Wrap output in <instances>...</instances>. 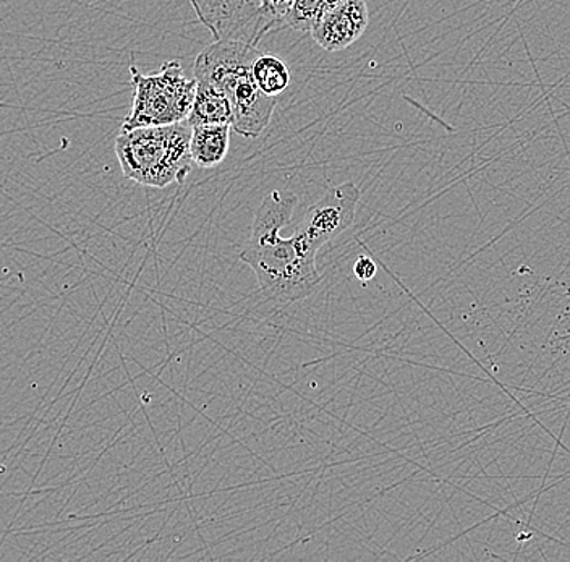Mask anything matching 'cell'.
Returning <instances> with one entry per match:
<instances>
[{"label": "cell", "mask_w": 570, "mask_h": 562, "mask_svg": "<svg viewBox=\"0 0 570 562\" xmlns=\"http://www.w3.org/2000/svg\"><path fill=\"white\" fill-rule=\"evenodd\" d=\"M297 205L298 197L292 191L273 190L266 195L240 254L242 262L255 273L263 297L277 305L303 300L323 279L316 268L318 250L298 230L291 237H281Z\"/></svg>", "instance_id": "1"}, {"label": "cell", "mask_w": 570, "mask_h": 562, "mask_svg": "<svg viewBox=\"0 0 570 562\" xmlns=\"http://www.w3.org/2000/svg\"><path fill=\"white\" fill-rule=\"evenodd\" d=\"M259 52L249 42L223 39L203 49L194 66L196 80L209 81L226 92L234 110L232 130L247 138L266 130L277 105V98L265 95L253 80V60Z\"/></svg>", "instance_id": "2"}, {"label": "cell", "mask_w": 570, "mask_h": 562, "mask_svg": "<svg viewBox=\"0 0 570 562\" xmlns=\"http://www.w3.org/2000/svg\"><path fill=\"white\" fill-rule=\"evenodd\" d=\"M191 126L188 120L173 126L120 130L116 156L128 180L142 187L167 188L184 184L191 172Z\"/></svg>", "instance_id": "3"}, {"label": "cell", "mask_w": 570, "mask_h": 562, "mask_svg": "<svg viewBox=\"0 0 570 562\" xmlns=\"http://www.w3.org/2000/svg\"><path fill=\"white\" fill-rule=\"evenodd\" d=\"M134 105L120 130L173 126L190 117L196 78H188L178 60H167L156 75H142L130 67Z\"/></svg>", "instance_id": "4"}, {"label": "cell", "mask_w": 570, "mask_h": 562, "mask_svg": "<svg viewBox=\"0 0 570 562\" xmlns=\"http://www.w3.org/2000/svg\"><path fill=\"white\" fill-rule=\"evenodd\" d=\"M196 17L212 31L214 41L234 39L256 46L267 33L262 0H190Z\"/></svg>", "instance_id": "5"}, {"label": "cell", "mask_w": 570, "mask_h": 562, "mask_svg": "<svg viewBox=\"0 0 570 562\" xmlns=\"http://www.w3.org/2000/svg\"><path fill=\"white\" fill-rule=\"evenodd\" d=\"M360 197V188L352 181L331 188L308 209L298 224V233L320 252L324 245L351 229Z\"/></svg>", "instance_id": "6"}, {"label": "cell", "mask_w": 570, "mask_h": 562, "mask_svg": "<svg viewBox=\"0 0 570 562\" xmlns=\"http://www.w3.org/2000/svg\"><path fill=\"white\" fill-rule=\"evenodd\" d=\"M370 23L365 0H344L312 28V38L324 51L338 52L351 48L365 33Z\"/></svg>", "instance_id": "7"}, {"label": "cell", "mask_w": 570, "mask_h": 562, "mask_svg": "<svg viewBox=\"0 0 570 562\" xmlns=\"http://www.w3.org/2000/svg\"><path fill=\"white\" fill-rule=\"evenodd\" d=\"M230 124L191 127V161L202 169H212L226 159L230 145Z\"/></svg>", "instance_id": "8"}, {"label": "cell", "mask_w": 570, "mask_h": 562, "mask_svg": "<svg viewBox=\"0 0 570 562\" xmlns=\"http://www.w3.org/2000/svg\"><path fill=\"white\" fill-rule=\"evenodd\" d=\"M190 126L234 122V110L226 92L214 87L209 81L196 80L194 106H191Z\"/></svg>", "instance_id": "9"}, {"label": "cell", "mask_w": 570, "mask_h": 562, "mask_svg": "<svg viewBox=\"0 0 570 562\" xmlns=\"http://www.w3.org/2000/svg\"><path fill=\"white\" fill-rule=\"evenodd\" d=\"M252 75L259 90L267 96L283 95L291 85V70L281 57L259 52L253 60Z\"/></svg>", "instance_id": "10"}, {"label": "cell", "mask_w": 570, "mask_h": 562, "mask_svg": "<svg viewBox=\"0 0 570 562\" xmlns=\"http://www.w3.org/2000/svg\"><path fill=\"white\" fill-rule=\"evenodd\" d=\"M341 2L344 0H295L287 27L309 33L312 28Z\"/></svg>", "instance_id": "11"}, {"label": "cell", "mask_w": 570, "mask_h": 562, "mask_svg": "<svg viewBox=\"0 0 570 562\" xmlns=\"http://www.w3.org/2000/svg\"><path fill=\"white\" fill-rule=\"evenodd\" d=\"M295 0H262V16L267 33L287 24Z\"/></svg>", "instance_id": "12"}, {"label": "cell", "mask_w": 570, "mask_h": 562, "mask_svg": "<svg viewBox=\"0 0 570 562\" xmlns=\"http://www.w3.org/2000/svg\"><path fill=\"white\" fill-rule=\"evenodd\" d=\"M377 265L374 263L372 256L362 255L356 258L354 265V274L356 279L362 280V283H368V280H373L376 277Z\"/></svg>", "instance_id": "13"}]
</instances>
